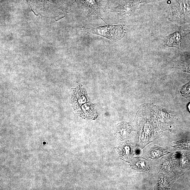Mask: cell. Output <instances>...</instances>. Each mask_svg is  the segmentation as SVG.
<instances>
[{
	"label": "cell",
	"instance_id": "cell-10",
	"mask_svg": "<svg viewBox=\"0 0 190 190\" xmlns=\"http://www.w3.org/2000/svg\"><path fill=\"white\" fill-rule=\"evenodd\" d=\"M85 3L90 9V13L98 16V12L96 9V3L94 0H85Z\"/></svg>",
	"mask_w": 190,
	"mask_h": 190
},
{
	"label": "cell",
	"instance_id": "cell-5",
	"mask_svg": "<svg viewBox=\"0 0 190 190\" xmlns=\"http://www.w3.org/2000/svg\"><path fill=\"white\" fill-rule=\"evenodd\" d=\"M190 33L189 30H179L166 37L164 40V45L167 47L179 48L182 39Z\"/></svg>",
	"mask_w": 190,
	"mask_h": 190
},
{
	"label": "cell",
	"instance_id": "cell-9",
	"mask_svg": "<svg viewBox=\"0 0 190 190\" xmlns=\"http://www.w3.org/2000/svg\"><path fill=\"white\" fill-rule=\"evenodd\" d=\"M168 152L162 147L157 146H155L150 149L149 152V157L152 159L159 158L164 155Z\"/></svg>",
	"mask_w": 190,
	"mask_h": 190
},
{
	"label": "cell",
	"instance_id": "cell-13",
	"mask_svg": "<svg viewBox=\"0 0 190 190\" xmlns=\"http://www.w3.org/2000/svg\"><path fill=\"white\" fill-rule=\"evenodd\" d=\"M188 109L189 111L190 112V103L188 105Z\"/></svg>",
	"mask_w": 190,
	"mask_h": 190
},
{
	"label": "cell",
	"instance_id": "cell-7",
	"mask_svg": "<svg viewBox=\"0 0 190 190\" xmlns=\"http://www.w3.org/2000/svg\"><path fill=\"white\" fill-rule=\"evenodd\" d=\"M118 151L121 158L124 159L129 158L133 155L132 147L130 143L125 142L118 147Z\"/></svg>",
	"mask_w": 190,
	"mask_h": 190
},
{
	"label": "cell",
	"instance_id": "cell-1",
	"mask_svg": "<svg viewBox=\"0 0 190 190\" xmlns=\"http://www.w3.org/2000/svg\"><path fill=\"white\" fill-rule=\"evenodd\" d=\"M123 24L106 25L97 28L85 27L81 30L87 33L94 34L108 39L113 42H116L123 38L126 33Z\"/></svg>",
	"mask_w": 190,
	"mask_h": 190
},
{
	"label": "cell",
	"instance_id": "cell-12",
	"mask_svg": "<svg viewBox=\"0 0 190 190\" xmlns=\"http://www.w3.org/2000/svg\"><path fill=\"white\" fill-rule=\"evenodd\" d=\"M159 0H140L141 2L146 3H152L157 2Z\"/></svg>",
	"mask_w": 190,
	"mask_h": 190
},
{
	"label": "cell",
	"instance_id": "cell-4",
	"mask_svg": "<svg viewBox=\"0 0 190 190\" xmlns=\"http://www.w3.org/2000/svg\"><path fill=\"white\" fill-rule=\"evenodd\" d=\"M140 3V0L137 1L132 0L127 1L120 7L116 8L115 11L121 18H128L134 13Z\"/></svg>",
	"mask_w": 190,
	"mask_h": 190
},
{
	"label": "cell",
	"instance_id": "cell-8",
	"mask_svg": "<svg viewBox=\"0 0 190 190\" xmlns=\"http://www.w3.org/2000/svg\"><path fill=\"white\" fill-rule=\"evenodd\" d=\"M146 163V161L144 159L141 157L136 158L132 160V166L137 171L148 172L149 168Z\"/></svg>",
	"mask_w": 190,
	"mask_h": 190
},
{
	"label": "cell",
	"instance_id": "cell-2",
	"mask_svg": "<svg viewBox=\"0 0 190 190\" xmlns=\"http://www.w3.org/2000/svg\"><path fill=\"white\" fill-rule=\"evenodd\" d=\"M169 10V18L173 21L182 19L190 13L187 0H172Z\"/></svg>",
	"mask_w": 190,
	"mask_h": 190
},
{
	"label": "cell",
	"instance_id": "cell-11",
	"mask_svg": "<svg viewBox=\"0 0 190 190\" xmlns=\"http://www.w3.org/2000/svg\"><path fill=\"white\" fill-rule=\"evenodd\" d=\"M180 92L183 97L190 100V81L181 88Z\"/></svg>",
	"mask_w": 190,
	"mask_h": 190
},
{
	"label": "cell",
	"instance_id": "cell-3",
	"mask_svg": "<svg viewBox=\"0 0 190 190\" xmlns=\"http://www.w3.org/2000/svg\"><path fill=\"white\" fill-rule=\"evenodd\" d=\"M89 101L86 90L83 86H78L73 90L71 103L75 110Z\"/></svg>",
	"mask_w": 190,
	"mask_h": 190
},
{
	"label": "cell",
	"instance_id": "cell-6",
	"mask_svg": "<svg viewBox=\"0 0 190 190\" xmlns=\"http://www.w3.org/2000/svg\"><path fill=\"white\" fill-rule=\"evenodd\" d=\"M75 111L82 118L89 120H95L98 117V114L95 109V105L90 101L82 105Z\"/></svg>",
	"mask_w": 190,
	"mask_h": 190
}]
</instances>
